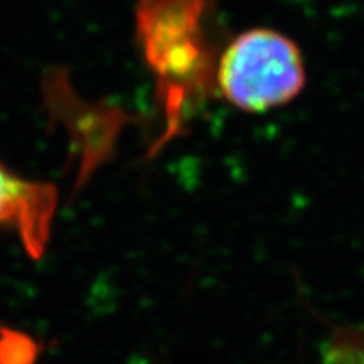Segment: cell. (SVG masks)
Wrapping results in <instances>:
<instances>
[{"instance_id":"6da1fadb","label":"cell","mask_w":364,"mask_h":364,"mask_svg":"<svg viewBox=\"0 0 364 364\" xmlns=\"http://www.w3.org/2000/svg\"><path fill=\"white\" fill-rule=\"evenodd\" d=\"M213 0H142L136 29L145 59L157 75L169 125L216 90L215 53L208 36Z\"/></svg>"},{"instance_id":"3957f363","label":"cell","mask_w":364,"mask_h":364,"mask_svg":"<svg viewBox=\"0 0 364 364\" xmlns=\"http://www.w3.org/2000/svg\"><path fill=\"white\" fill-rule=\"evenodd\" d=\"M56 206L53 184L22 179L0 164V226L12 228L33 258L46 252Z\"/></svg>"},{"instance_id":"7a4b0ae2","label":"cell","mask_w":364,"mask_h":364,"mask_svg":"<svg viewBox=\"0 0 364 364\" xmlns=\"http://www.w3.org/2000/svg\"><path fill=\"white\" fill-rule=\"evenodd\" d=\"M306 63L295 41L270 27L243 31L218 56L216 90L248 113L284 107L306 86Z\"/></svg>"}]
</instances>
